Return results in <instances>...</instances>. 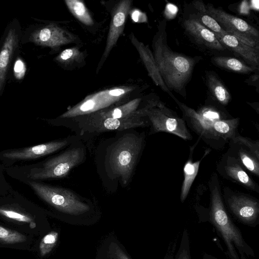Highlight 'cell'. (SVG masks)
Wrapping results in <instances>:
<instances>
[{
  "label": "cell",
  "mask_w": 259,
  "mask_h": 259,
  "mask_svg": "<svg viewBox=\"0 0 259 259\" xmlns=\"http://www.w3.org/2000/svg\"><path fill=\"white\" fill-rule=\"evenodd\" d=\"M233 150L230 151L238 158L242 166L257 177L259 176V159L243 146L232 143Z\"/></svg>",
  "instance_id": "23"
},
{
  "label": "cell",
  "mask_w": 259,
  "mask_h": 259,
  "mask_svg": "<svg viewBox=\"0 0 259 259\" xmlns=\"http://www.w3.org/2000/svg\"><path fill=\"white\" fill-rule=\"evenodd\" d=\"M207 83L209 90L215 99L223 105H227L231 96L222 82L213 73L207 76Z\"/></svg>",
  "instance_id": "25"
},
{
  "label": "cell",
  "mask_w": 259,
  "mask_h": 259,
  "mask_svg": "<svg viewBox=\"0 0 259 259\" xmlns=\"http://www.w3.org/2000/svg\"><path fill=\"white\" fill-rule=\"evenodd\" d=\"M131 3L132 1L129 0L122 1L119 3L115 10L111 22L103 58H106L108 56L122 32Z\"/></svg>",
  "instance_id": "13"
},
{
  "label": "cell",
  "mask_w": 259,
  "mask_h": 259,
  "mask_svg": "<svg viewBox=\"0 0 259 259\" xmlns=\"http://www.w3.org/2000/svg\"><path fill=\"white\" fill-rule=\"evenodd\" d=\"M207 13L227 33L233 35L247 45L259 49V32L244 20L230 14L211 4L205 5Z\"/></svg>",
  "instance_id": "7"
},
{
  "label": "cell",
  "mask_w": 259,
  "mask_h": 259,
  "mask_svg": "<svg viewBox=\"0 0 259 259\" xmlns=\"http://www.w3.org/2000/svg\"><path fill=\"white\" fill-rule=\"evenodd\" d=\"M79 52L76 49H67L64 50L58 56L57 59L59 61H66L72 59Z\"/></svg>",
  "instance_id": "33"
},
{
  "label": "cell",
  "mask_w": 259,
  "mask_h": 259,
  "mask_svg": "<svg viewBox=\"0 0 259 259\" xmlns=\"http://www.w3.org/2000/svg\"><path fill=\"white\" fill-rule=\"evenodd\" d=\"M193 5L194 12L190 13L189 18L195 19L211 30L213 33L224 34L227 33L215 20L207 13L205 5L202 2L195 1L193 2Z\"/></svg>",
  "instance_id": "21"
},
{
  "label": "cell",
  "mask_w": 259,
  "mask_h": 259,
  "mask_svg": "<svg viewBox=\"0 0 259 259\" xmlns=\"http://www.w3.org/2000/svg\"><path fill=\"white\" fill-rule=\"evenodd\" d=\"M223 199L226 209L237 222L252 228L259 225V202L257 199L226 188Z\"/></svg>",
  "instance_id": "5"
},
{
  "label": "cell",
  "mask_w": 259,
  "mask_h": 259,
  "mask_svg": "<svg viewBox=\"0 0 259 259\" xmlns=\"http://www.w3.org/2000/svg\"><path fill=\"white\" fill-rule=\"evenodd\" d=\"M209 207L195 206L199 223H208L223 240L226 254L230 259H247L254 257L252 247L245 241L240 229L235 225L225 206L217 175L213 173L209 181Z\"/></svg>",
  "instance_id": "1"
},
{
  "label": "cell",
  "mask_w": 259,
  "mask_h": 259,
  "mask_svg": "<svg viewBox=\"0 0 259 259\" xmlns=\"http://www.w3.org/2000/svg\"><path fill=\"white\" fill-rule=\"evenodd\" d=\"M239 118L225 119L213 122L211 127V132L218 141L219 140L226 142L231 140L237 134Z\"/></svg>",
  "instance_id": "20"
},
{
  "label": "cell",
  "mask_w": 259,
  "mask_h": 259,
  "mask_svg": "<svg viewBox=\"0 0 259 259\" xmlns=\"http://www.w3.org/2000/svg\"><path fill=\"white\" fill-rule=\"evenodd\" d=\"M140 99H136L124 105L115 108L110 110L100 113L96 118L91 119L90 121H93L105 118H123L130 117L142 113L143 109L139 112L135 111Z\"/></svg>",
  "instance_id": "22"
},
{
  "label": "cell",
  "mask_w": 259,
  "mask_h": 259,
  "mask_svg": "<svg viewBox=\"0 0 259 259\" xmlns=\"http://www.w3.org/2000/svg\"><path fill=\"white\" fill-rule=\"evenodd\" d=\"M230 141L232 143H236L243 146L259 159V142L243 137L238 133Z\"/></svg>",
  "instance_id": "30"
},
{
  "label": "cell",
  "mask_w": 259,
  "mask_h": 259,
  "mask_svg": "<svg viewBox=\"0 0 259 259\" xmlns=\"http://www.w3.org/2000/svg\"><path fill=\"white\" fill-rule=\"evenodd\" d=\"M17 41L14 29L8 32L0 51V91L4 83L7 70Z\"/></svg>",
  "instance_id": "19"
},
{
  "label": "cell",
  "mask_w": 259,
  "mask_h": 259,
  "mask_svg": "<svg viewBox=\"0 0 259 259\" xmlns=\"http://www.w3.org/2000/svg\"><path fill=\"white\" fill-rule=\"evenodd\" d=\"M68 143V139L53 141L22 149L6 152L4 153L3 156L11 160L33 159L52 153L65 147Z\"/></svg>",
  "instance_id": "10"
},
{
  "label": "cell",
  "mask_w": 259,
  "mask_h": 259,
  "mask_svg": "<svg viewBox=\"0 0 259 259\" xmlns=\"http://www.w3.org/2000/svg\"><path fill=\"white\" fill-rule=\"evenodd\" d=\"M58 235V232L53 231L42 238L39 246L41 256H45L51 251L56 244Z\"/></svg>",
  "instance_id": "29"
},
{
  "label": "cell",
  "mask_w": 259,
  "mask_h": 259,
  "mask_svg": "<svg viewBox=\"0 0 259 259\" xmlns=\"http://www.w3.org/2000/svg\"><path fill=\"white\" fill-rule=\"evenodd\" d=\"M83 157L82 149H70L47 161L41 168L32 169L28 177L35 180L65 177L81 161Z\"/></svg>",
  "instance_id": "8"
},
{
  "label": "cell",
  "mask_w": 259,
  "mask_h": 259,
  "mask_svg": "<svg viewBox=\"0 0 259 259\" xmlns=\"http://www.w3.org/2000/svg\"><path fill=\"white\" fill-rule=\"evenodd\" d=\"M66 4L71 13L87 25L93 24V20L83 3L79 0H66Z\"/></svg>",
  "instance_id": "27"
},
{
  "label": "cell",
  "mask_w": 259,
  "mask_h": 259,
  "mask_svg": "<svg viewBox=\"0 0 259 259\" xmlns=\"http://www.w3.org/2000/svg\"><path fill=\"white\" fill-rule=\"evenodd\" d=\"M220 42L225 48L238 54L249 65L258 68L259 65L258 49L244 43L236 37L227 33H214Z\"/></svg>",
  "instance_id": "11"
},
{
  "label": "cell",
  "mask_w": 259,
  "mask_h": 259,
  "mask_svg": "<svg viewBox=\"0 0 259 259\" xmlns=\"http://www.w3.org/2000/svg\"><path fill=\"white\" fill-rule=\"evenodd\" d=\"M26 240L24 234L0 226V243L12 244L24 242Z\"/></svg>",
  "instance_id": "28"
},
{
  "label": "cell",
  "mask_w": 259,
  "mask_h": 259,
  "mask_svg": "<svg viewBox=\"0 0 259 259\" xmlns=\"http://www.w3.org/2000/svg\"><path fill=\"white\" fill-rule=\"evenodd\" d=\"M146 116L151 123L153 133L165 132L185 140L192 139L185 121L160 102L147 106Z\"/></svg>",
  "instance_id": "6"
},
{
  "label": "cell",
  "mask_w": 259,
  "mask_h": 259,
  "mask_svg": "<svg viewBox=\"0 0 259 259\" xmlns=\"http://www.w3.org/2000/svg\"><path fill=\"white\" fill-rule=\"evenodd\" d=\"M143 142V136L126 135L116 142L111 151L109 159L110 169L124 184L132 176Z\"/></svg>",
  "instance_id": "3"
},
{
  "label": "cell",
  "mask_w": 259,
  "mask_h": 259,
  "mask_svg": "<svg viewBox=\"0 0 259 259\" xmlns=\"http://www.w3.org/2000/svg\"><path fill=\"white\" fill-rule=\"evenodd\" d=\"M198 142V141L196 142L195 145L190 147L189 158L184 166V180L182 183L180 194V199L182 203L185 201L187 197L191 186L198 172L201 160L207 155L209 152L208 151H205L203 157L200 159L193 162V153Z\"/></svg>",
  "instance_id": "18"
},
{
  "label": "cell",
  "mask_w": 259,
  "mask_h": 259,
  "mask_svg": "<svg viewBox=\"0 0 259 259\" xmlns=\"http://www.w3.org/2000/svg\"><path fill=\"white\" fill-rule=\"evenodd\" d=\"M202 259H219L211 254L204 252L202 255Z\"/></svg>",
  "instance_id": "35"
},
{
  "label": "cell",
  "mask_w": 259,
  "mask_h": 259,
  "mask_svg": "<svg viewBox=\"0 0 259 259\" xmlns=\"http://www.w3.org/2000/svg\"><path fill=\"white\" fill-rule=\"evenodd\" d=\"M166 28V21L163 20L153 39V57L168 90L186 97V87L198 58L172 51L167 44Z\"/></svg>",
  "instance_id": "2"
},
{
  "label": "cell",
  "mask_w": 259,
  "mask_h": 259,
  "mask_svg": "<svg viewBox=\"0 0 259 259\" xmlns=\"http://www.w3.org/2000/svg\"><path fill=\"white\" fill-rule=\"evenodd\" d=\"M144 116V112L136 115L123 118H105L89 122L86 128L96 132L109 131H121L132 127L144 126L145 122L141 118Z\"/></svg>",
  "instance_id": "14"
},
{
  "label": "cell",
  "mask_w": 259,
  "mask_h": 259,
  "mask_svg": "<svg viewBox=\"0 0 259 259\" xmlns=\"http://www.w3.org/2000/svg\"><path fill=\"white\" fill-rule=\"evenodd\" d=\"M117 98L111 94L110 90L99 93L70 109L61 117H72L96 111L109 105Z\"/></svg>",
  "instance_id": "15"
},
{
  "label": "cell",
  "mask_w": 259,
  "mask_h": 259,
  "mask_svg": "<svg viewBox=\"0 0 259 259\" xmlns=\"http://www.w3.org/2000/svg\"><path fill=\"white\" fill-rule=\"evenodd\" d=\"M217 169L224 178L246 189L259 192L258 184L248 175L238 158L231 151L223 155Z\"/></svg>",
  "instance_id": "9"
},
{
  "label": "cell",
  "mask_w": 259,
  "mask_h": 259,
  "mask_svg": "<svg viewBox=\"0 0 259 259\" xmlns=\"http://www.w3.org/2000/svg\"><path fill=\"white\" fill-rule=\"evenodd\" d=\"M26 66L24 62L20 58H18L14 66V74L15 77L18 79H22L26 72Z\"/></svg>",
  "instance_id": "32"
},
{
  "label": "cell",
  "mask_w": 259,
  "mask_h": 259,
  "mask_svg": "<svg viewBox=\"0 0 259 259\" xmlns=\"http://www.w3.org/2000/svg\"><path fill=\"white\" fill-rule=\"evenodd\" d=\"M28 184L39 197L61 211L77 215L90 209L87 204L69 190L34 181Z\"/></svg>",
  "instance_id": "4"
},
{
  "label": "cell",
  "mask_w": 259,
  "mask_h": 259,
  "mask_svg": "<svg viewBox=\"0 0 259 259\" xmlns=\"http://www.w3.org/2000/svg\"><path fill=\"white\" fill-rule=\"evenodd\" d=\"M116 251V255L118 259H128L127 256L118 248Z\"/></svg>",
  "instance_id": "34"
},
{
  "label": "cell",
  "mask_w": 259,
  "mask_h": 259,
  "mask_svg": "<svg viewBox=\"0 0 259 259\" xmlns=\"http://www.w3.org/2000/svg\"><path fill=\"white\" fill-rule=\"evenodd\" d=\"M31 38L38 45L52 48L67 44L74 39L71 34L54 25H49L36 31Z\"/></svg>",
  "instance_id": "12"
},
{
  "label": "cell",
  "mask_w": 259,
  "mask_h": 259,
  "mask_svg": "<svg viewBox=\"0 0 259 259\" xmlns=\"http://www.w3.org/2000/svg\"><path fill=\"white\" fill-rule=\"evenodd\" d=\"M176 246L168 251L164 259H192L189 233L187 228L183 231L180 244L176 251Z\"/></svg>",
  "instance_id": "26"
},
{
  "label": "cell",
  "mask_w": 259,
  "mask_h": 259,
  "mask_svg": "<svg viewBox=\"0 0 259 259\" xmlns=\"http://www.w3.org/2000/svg\"><path fill=\"white\" fill-rule=\"evenodd\" d=\"M0 214L20 222L30 224L33 223L32 219L30 217L13 210L0 208Z\"/></svg>",
  "instance_id": "31"
},
{
  "label": "cell",
  "mask_w": 259,
  "mask_h": 259,
  "mask_svg": "<svg viewBox=\"0 0 259 259\" xmlns=\"http://www.w3.org/2000/svg\"><path fill=\"white\" fill-rule=\"evenodd\" d=\"M211 60L215 65L219 67L239 73L248 74L257 69L235 58L217 56L213 57Z\"/></svg>",
  "instance_id": "24"
},
{
  "label": "cell",
  "mask_w": 259,
  "mask_h": 259,
  "mask_svg": "<svg viewBox=\"0 0 259 259\" xmlns=\"http://www.w3.org/2000/svg\"><path fill=\"white\" fill-rule=\"evenodd\" d=\"M183 26L187 33L199 44L212 50L224 51L225 48L220 42L213 32L191 18L185 19Z\"/></svg>",
  "instance_id": "16"
},
{
  "label": "cell",
  "mask_w": 259,
  "mask_h": 259,
  "mask_svg": "<svg viewBox=\"0 0 259 259\" xmlns=\"http://www.w3.org/2000/svg\"><path fill=\"white\" fill-rule=\"evenodd\" d=\"M131 41L136 48L148 72L149 75L154 83L159 87L165 92L172 96L170 91L166 87L155 61L153 55L148 46H145L139 41L133 33L130 36Z\"/></svg>",
  "instance_id": "17"
}]
</instances>
